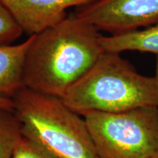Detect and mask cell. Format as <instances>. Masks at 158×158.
<instances>
[{"label":"cell","instance_id":"6da1fadb","mask_svg":"<svg viewBox=\"0 0 158 158\" xmlns=\"http://www.w3.org/2000/svg\"><path fill=\"white\" fill-rule=\"evenodd\" d=\"M102 36L73 13L35 35L25 57L24 86L62 99L106 52Z\"/></svg>","mask_w":158,"mask_h":158},{"label":"cell","instance_id":"7a4b0ae2","mask_svg":"<svg viewBox=\"0 0 158 158\" xmlns=\"http://www.w3.org/2000/svg\"><path fill=\"white\" fill-rule=\"evenodd\" d=\"M62 100L80 115L158 107V79L138 73L119 53L106 51Z\"/></svg>","mask_w":158,"mask_h":158},{"label":"cell","instance_id":"3957f363","mask_svg":"<svg viewBox=\"0 0 158 158\" xmlns=\"http://www.w3.org/2000/svg\"><path fill=\"white\" fill-rule=\"evenodd\" d=\"M12 100L23 135L59 158H100L84 118L61 98L23 86Z\"/></svg>","mask_w":158,"mask_h":158},{"label":"cell","instance_id":"277c9868","mask_svg":"<svg viewBox=\"0 0 158 158\" xmlns=\"http://www.w3.org/2000/svg\"><path fill=\"white\" fill-rule=\"evenodd\" d=\"M81 116L100 158H148L158 150V107Z\"/></svg>","mask_w":158,"mask_h":158},{"label":"cell","instance_id":"5b68a950","mask_svg":"<svg viewBox=\"0 0 158 158\" xmlns=\"http://www.w3.org/2000/svg\"><path fill=\"white\" fill-rule=\"evenodd\" d=\"M73 15L99 31L121 35L158 23V0H94Z\"/></svg>","mask_w":158,"mask_h":158},{"label":"cell","instance_id":"8992f818","mask_svg":"<svg viewBox=\"0 0 158 158\" xmlns=\"http://www.w3.org/2000/svg\"><path fill=\"white\" fill-rule=\"evenodd\" d=\"M94 0H2L23 32L36 35L68 16L67 10Z\"/></svg>","mask_w":158,"mask_h":158},{"label":"cell","instance_id":"52a82bcc","mask_svg":"<svg viewBox=\"0 0 158 158\" xmlns=\"http://www.w3.org/2000/svg\"><path fill=\"white\" fill-rule=\"evenodd\" d=\"M31 35L18 45H0V98L13 99L23 85V67L27 51L34 40Z\"/></svg>","mask_w":158,"mask_h":158},{"label":"cell","instance_id":"ba28073f","mask_svg":"<svg viewBox=\"0 0 158 158\" xmlns=\"http://www.w3.org/2000/svg\"><path fill=\"white\" fill-rule=\"evenodd\" d=\"M101 44L108 52L138 51L158 56V23L143 29L117 35L102 36Z\"/></svg>","mask_w":158,"mask_h":158},{"label":"cell","instance_id":"9c48e42d","mask_svg":"<svg viewBox=\"0 0 158 158\" xmlns=\"http://www.w3.org/2000/svg\"><path fill=\"white\" fill-rule=\"evenodd\" d=\"M22 136V126L15 112L0 108V158H12Z\"/></svg>","mask_w":158,"mask_h":158},{"label":"cell","instance_id":"30bf717a","mask_svg":"<svg viewBox=\"0 0 158 158\" xmlns=\"http://www.w3.org/2000/svg\"><path fill=\"white\" fill-rule=\"evenodd\" d=\"M23 31L0 0V45H10Z\"/></svg>","mask_w":158,"mask_h":158},{"label":"cell","instance_id":"8fae6325","mask_svg":"<svg viewBox=\"0 0 158 158\" xmlns=\"http://www.w3.org/2000/svg\"><path fill=\"white\" fill-rule=\"evenodd\" d=\"M12 158H59L35 140L23 135L15 148Z\"/></svg>","mask_w":158,"mask_h":158},{"label":"cell","instance_id":"7c38bea8","mask_svg":"<svg viewBox=\"0 0 158 158\" xmlns=\"http://www.w3.org/2000/svg\"><path fill=\"white\" fill-rule=\"evenodd\" d=\"M0 108L13 110V109H14V104H13V100L0 98Z\"/></svg>","mask_w":158,"mask_h":158},{"label":"cell","instance_id":"4fadbf2b","mask_svg":"<svg viewBox=\"0 0 158 158\" xmlns=\"http://www.w3.org/2000/svg\"><path fill=\"white\" fill-rule=\"evenodd\" d=\"M148 158H158V150L155 153H154L152 155H151L150 157H149Z\"/></svg>","mask_w":158,"mask_h":158},{"label":"cell","instance_id":"5bb4252c","mask_svg":"<svg viewBox=\"0 0 158 158\" xmlns=\"http://www.w3.org/2000/svg\"><path fill=\"white\" fill-rule=\"evenodd\" d=\"M155 76L157 77V78L158 79V56H157V70H156Z\"/></svg>","mask_w":158,"mask_h":158}]
</instances>
